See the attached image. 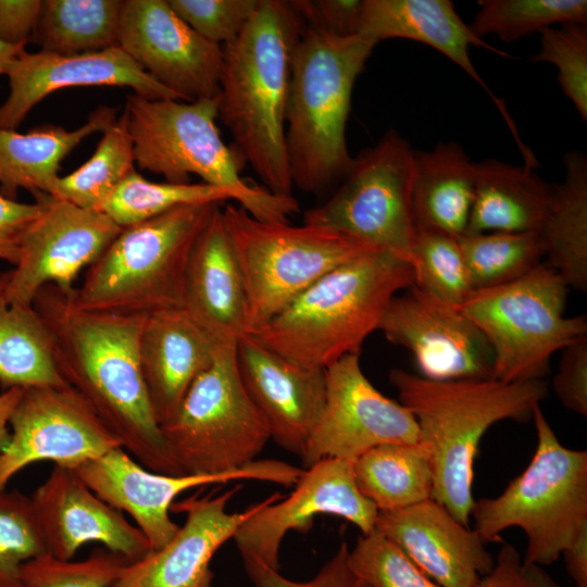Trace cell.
Returning a JSON list of instances; mask_svg holds the SVG:
<instances>
[{
    "label": "cell",
    "instance_id": "6da1fadb",
    "mask_svg": "<svg viewBox=\"0 0 587 587\" xmlns=\"http://www.w3.org/2000/svg\"><path fill=\"white\" fill-rule=\"evenodd\" d=\"M72 292L47 285L33 301L59 374L146 469L187 475L165 445L142 378L138 345L147 315L82 310Z\"/></svg>",
    "mask_w": 587,
    "mask_h": 587
},
{
    "label": "cell",
    "instance_id": "7a4b0ae2",
    "mask_svg": "<svg viewBox=\"0 0 587 587\" xmlns=\"http://www.w3.org/2000/svg\"><path fill=\"white\" fill-rule=\"evenodd\" d=\"M307 27L291 1L260 0L239 36L222 46L218 120L265 188L290 196L285 115L295 49Z\"/></svg>",
    "mask_w": 587,
    "mask_h": 587
},
{
    "label": "cell",
    "instance_id": "3957f363",
    "mask_svg": "<svg viewBox=\"0 0 587 587\" xmlns=\"http://www.w3.org/2000/svg\"><path fill=\"white\" fill-rule=\"evenodd\" d=\"M389 380L417 423L419 441L430 450L432 499L470 526L474 460L483 435L499 421L529 419L547 397L548 384L544 379L435 380L402 369L390 370Z\"/></svg>",
    "mask_w": 587,
    "mask_h": 587
},
{
    "label": "cell",
    "instance_id": "277c9868",
    "mask_svg": "<svg viewBox=\"0 0 587 587\" xmlns=\"http://www.w3.org/2000/svg\"><path fill=\"white\" fill-rule=\"evenodd\" d=\"M413 282L409 262L374 249L326 273L249 336L294 362L326 369L360 355L392 298Z\"/></svg>",
    "mask_w": 587,
    "mask_h": 587
},
{
    "label": "cell",
    "instance_id": "5b68a950",
    "mask_svg": "<svg viewBox=\"0 0 587 587\" xmlns=\"http://www.w3.org/2000/svg\"><path fill=\"white\" fill-rule=\"evenodd\" d=\"M375 42L307 26L292 57L285 140L292 185L321 193L342 179L353 158L346 126L353 86Z\"/></svg>",
    "mask_w": 587,
    "mask_h": 587
},
{
    "label": "cell",
    "instance_id": "8992f818",
    "mask_svg": "<svg viewBox=\"0 0 587 587\" xmlns=\"http://www.w3.org/2000/svg\"><path fill=\"white\" fill-rule=\"evenodd\" d=\"M217 107V98L183 102L129 93L124 110L135 163L172 184H189L190 175H197L228 191L253 217L288 222L299 212V202L292 195H275L241 177L245 161L235 147L223 141L216 125Z\"/></svg>",
    "mask_w": 587,
    "mask_h": 587
},
{
    "label": "cell",
    "instance_id": "52a82bcc",
    "mask_svg": "<svg viewBox=\"0 0 587 587\" xmlns=\"http://www.w3.org/2000/svg\"><path fill=\"white\" fill-rule=\"evenodd\" d=\"M218 205H183L122 227L71 294L74 304L125 315L184 309L191 251Z\"/></svg>",
    "mask_w": 587,
    "mask_h": 587
},
{
    "label": "cell",
    "instance_id": "ba28073f",
    "mask_svg": "<svg viewBox=\"0 0 587 587\" xmlns=\"http://www.w3.org/2000/svg\"><path fill=\"white\" fill-rule=\"evenodd\" d=\"M532 417L537 445L530 462L499 496L475 500L471 516L485 542L521 528L527 538L523 561L544 567L587 526V451L563 446L540 405Z\"/></svg>",
    "mask_w": 587,
    "mask_h": 587
},
{
    "label": "cell",
    "instance_id": "9c48e42d",
    "mask_svg": "<svg viewBox=\"0 0 587 587\" xmlns=\"http://www.w3.org/2000/svg\"><path fill=\"white\" fill-rule=\"evenodd\" d=\"M222 215L246 289L248 335L326 273L380 249L327 227L261 221L240 205Z\"/></svg>",
    "mask_w": 587,
    "mask_h": 587
},
{
    "label": "cell",
    "instance_id": "30bf717a",
    "mask_svg": "<svg viewBox=\"0 0 587 587\" xmlns=\"http://www.w3.org/2000/svg\"><path fill=\"white\" fill-rule=\"evenodd\" d=\"M567 291L563 278L540 263L510 283L472 290L458 305L487 339L495 379H544L552 355L587 336L586 315H565Z\"/></svg>",
    "mask_w": 587,
    "mask_h": 587
},
{
    "label": "cell",
    "instance_id": "8fae6325",
    "mask_svg": "<svg viewBox=\"0 0 587 587\" xmlns=\"http://www.w3.org/2000/svg\"><path fill=\"white\" fill-rule=\"evenodd\" d=\"M237 346H218L176 414L160 426L185 474H220L255 461L271 438L262 413L239 375Z\"/></svg>",
    "mask_w": 587,
    "mask_h": 587
},
{
    "label": "cell",
    "instance_id": "7c38bea8",
    "mask_svg": "<svg viewBox=\"0 0 587 587\" xmlns=\"http://www.w3.org/2000/svg\"><path fill=\"white\" fill-rule=\"evenodd\" d=\"M414 150L395 129L359 153L334 195L303 214L322 226L387 250L411 264L416 228L411 189Z\"/></svg>",
    "mask_w": 587,
    "mask_h": 587
},
{
    "label": "cell",
    "instance_id": "4fadbf2b",
    "mask_svg": "<svg viewBox=\"0 0 587 587\" xmlns=\"http://www.w3.org/2000/svg\"><path fill=\"white\" fill-rule=\"evenodd\" d=\"M100 499L125 511L147 537L151 550L166 545L179 526L170 517L174 500L182 492L211 484L254 479L294 486L303 469L279 460H255L232 472L172 476L142 467L123 447L73 469Z\"/></svg>",
    "mask_w": 587,
    "mask_h": 587
},
{
    "label": "cell",
    "instance_id": "5bb4252c",
    "mask_svg": "<svg viewBox=\"0 0 587 587\" xmlns=\"http://www.w3.org/2000/svg\"><path fill=\"white\" fill-rule=\"evenodd\" d=\"M0 452V491L27 465L51 461L75 469L122 447L90 404L71 386L23 389Z\"/></svg>",
    "mask_w": 587,
    "mask_h": 587
},
{
    "label": "cell",
    "instance_id": "9a60e30c",
    "mask_svg": "<svg viewBox=\"0 0 587 587\" xmlns=\"http://www.w3.org/2000/svg\"><path fill=\"white\" fill-rule=\"evenodd\" d=\"M33 196L41 210L22 237L18 262L5 287L8 302L23 307H32L47 285L72 292L79 272L95 263L122 229L101 211L43 192Z\"/></svg>",
    "mask_w": 587,
    "mask_h": 587
},
{
    "label": "cell",
    "instance_id": "2e32d148",
    "mask_svg": "<svg viewBox=\"0 0 587 587\" xmlns=\"http://www.w3.org/2000/svg\"><path fill=\"white\" fill-rule=\"evenodd\" d=\"M325 377V407L301 455L302 469L327 458L354 462L377 446L419 441L413 414L370 383L359 355L328 365Z\"/></svg>",
    "mask_w": 587,
    "mask_h": 587
},
{
    "label": "cell",
    "instance_id": "e0dca14e",
    "mask_svg": "<svg viewBox=\"0 0 587 587\" xmlns=\"http://www.w3.org/2000/svg\"><path fill=\"white\" fill-rule=\"evenodd\" d=\"M117 46L179 101L218 97L222 46L197 34L167 0H123Z\"/></svg>",
    "mask_w": 587,
    "mask_h": 587
},
{
    "label": "cell",
    "instance_id": "ac0fdd59",
    "mask_svg": "<svg viewBox=\"0 0 587 587\" xmlns=\"http://www.w3.org/2000/svg\"><path fill=\"white\" fill-rule=\"evenodd\" d=\"M294 486L283 501L263 507L238 527L233 539L241 558L260 560L278 571L284 537L291 530L307 532L321 514L340 516L362 535L375 529L379 511L359 490L353 462L323 459L303 469Z\"/></svg>",
    "mask_w": 587,
    "mask_h": 587
},
{
    "label": "cell",
    "instance_id": "d6986e66",
    "mask_svg": "<svg viewBox=\"0 0 587 587\" xmlns=\"http://www.w3.org/2000/svg\"><path fill=\"white\" fill-rule=\"evenodd\" d=\"M396 295L380 322L388 341L409 350L423 377L435 380L494 378L491 348L457 305L415 286Z\"/></svg>",
    "mask_w": 587,
    "mask_h": 587
},
{
    "label": "cell",
    "instance_id": "ffe728a7",
    "mask_svg": "<svg viewBox=\"0 0 587 587\" xmlns=\"http://www.w3.org/2000/svg\"><path fill=\"white\" fill-rule=\"evenodd\" d=\"M239 488L174 502L171 511L186 514L177 533L160 549L127 563L109 587H213L210 562L215 552L251 515L282 499L275 492L242 512L228 513L227 504Z\"/></svg>",
    "mask_w": 587,
    "mask_h": 587
},
{
    "label": "cell",
    "instance_id": "44dd1931",
    "mask_svg": "<svg viewBox=\"0 0 587 587\" xmlns=\"http://www.w3.org/2000/svg\"><path fill=\"white\" fill-rule=\"evenodd\" d=\"M5 75L10 92L0 105V128L4 129L15 130L45 97L68 87H128L147 99L178 100L118 46L73 55L24 50Z\"/></svg>",
    "mask_w": 587,
    "mask_h": 587
},
{
    "label": "cell",
    "instance_id": "7402d4cb",
    "mask_svg": "<svg viewBox=\"0 0 587 587\" xmlns=\"http://www.w3.org/2000/svg\"><path fill=\"white\" fill-rule=\"evenodd\" d=\"M236 354L241 382L271 438L301 458L325 407V369L286 359L249 335L238 341Z\"/></svg>",
    "mask_w": 587,
    "mask_h": 587
},
{
    "label": "cell",
    "instance_id": "603a6c76",
    "mask_svg": "<svg viewBox=\"0 0 587 587\" xmlns=\"http://www.w3.org/2000/svg\"><path fill=\"white\" fill-rule=\"evenodd\" d=\"M30 499L47 552L54 558L72 560L87 542H99L129 562L151 550L142 532L100 499L71 467L54 465Z\"/></svg>",
    "mask_w": 587,
    "mask_h": 587
},
{
    "label": "cell",
    "instance_id": "cb8c5ba5",
    "mask_svg": "<svg viewBox=\"0 0 587 587\" xmlns=\"http://www.w3.org/2000/svg\"><path fill=\"white\" fill-rule=\"evenodd\" d=\"M375 530L441 587H475L495 564L479 535L432 498L379 512Z\"/></svg>",
    "mask_w": 587,
    "mask_h": 587
},
{
    "label": "cell",
    "instance_id": "d4e9b609",
    "mask_svg": "<svg viewBox=\"0 0 587 587\" xmlns=\"http://www.w3.org/2000/svg\"><path fill=\"white\" fill-rule=\"evenodd\" d=\"M184 310L218 346L248 335L247 295L218 205L191 251Z\"/></svg>",
    "mask_w": 587,
    "mask_h": 587
},
{
    "label": "cell",
    "instance_id": "484cf974",
    "mask_svg": "<svg viewBox=\"0 0 587 587\" xmlns=\"http://www.w3.org/2000/svg\"><path fill=\"white\" fill-rule=\"evenodd\" d=\"M217 347L184 309L146 316L138 355L160 426L174 417L192 383L212 364Z\"/></svg>",
    "mask_w": 587,
    "mask_h": 587
},
{
    "label": "cell",
    "instance_id": "4316f807",
    "mask_svg": "<svg viewBox=\"0 0 587 587\" xmlns=\"http://www.w3.org/2000/svg\"><path fill=\"white\" fill-rule=\"evenodd\" d=\"M359 35L375 43L389 38H405L423 42L445 54L479 84L504 116L514 137V123L507 113L504 102L488 88L476 71L470 46L509 57L477 37L459 16L449 0H363Z\"/></svg>",
    "mask_w": 587,
    "mask_h": 587
},
{
    "label": "cell",
    "instance_id": "83f0119b",
    "mask_svg": "<svg viewBox=\"0 0 587 587\" xmlns=\"http://www.w3.org/2000/svg\"><path fill=\"white\" fill-rule=\"evenodd\" d=\"M473 203L465 234L540 232L552 187L529 165L488 159L474 162Z\"/></svg>",
    "mask_w": 587,
    "mask_h": 587
},
{
    "label": "cell",
    "instance_id": "f1b7e54d",
    "mask_svg": "<svg viewBox=\"0 0 587 587\" xmlns=\"http://www.w3.org/2000/svg\"><path fill=\"white\" fill-rule=\"evenodd\" d=\"M116 108L99 107L75 130L52 124L26 134L0 128V195L15 200L23 188L51 196L62 160L89 135L103 133L116 121Z\"/></svg>",
    "mask_w": 587,
    "mask_h": 587
},
{
    "label": "cell",
    "instance_id": "f546056e",
    "mask_svg": "<svg viewBox=\"0 0 587 587\" xmlns=\"http://www.w3.org/2000/svg\"><path fill=\"white\" fill-rule=\"evenodd\" d=\"M474 183V162L460 145L441 142L428 151H414L411 202L416 230L464 235Z\"/></svg>",
    "mask_w": 587,
    "mask_h": 587
},
{
    "label": "cell",
    "instance_id": "4dcf8cb0",
    "mask_svg": "<svg viewBox=\"0 0 587 587\" xmlns=\"http://www.w3.org/2000/svg\"><path fill=\"white\" fill-rule=\"evenodd\" d=\"M564 179L552 187L546 221L539 232L547 265L569 288L587 289V159L583 152L564 155Z\"/></svg>",
    "mask_w": 587,
    "mask_h": 587
},
{
    "label": "cell",
    "instance_id": "1f68e13d",
    "mask_svg": "<svg viewBox=\"0 0 587 587\" xmlns=\"http://www.w3.org/2000/svg\"><path fill=\"white\" fill-rule=\"evenodd\" d=\"M357 486L379 512L404 509L432 498L429 448L421 442L372 448L353 462Z\"/></svg>",
    "mask_w": 587,
    "mask_h": 587
},
{
    "label": "cell",
    "instance_id": "d6a6232c",
    "mask_svg": "<svg viewBox=\"0 0 587 587\" xmlns=\"http://www.w3.org/2000/svg\"><path fill=\"white\" fill-rule=\"evenodd\" d=\"M10 271L0 272V386L61 387L67 384L54 363L48 328L32 307L11 304L5 297Z\"/></svg>",
    "mask_w": 587,
    "mask_h": 587
},
{
    "label": "cell",
    "instance_id": "836d02e7",
    "mask_svg": "<svg viewBox=\"0 0 587 587\" xmlns=\"http://www.w3.org/2000/svg\"><path fill=\"white\" fill-rule=\"evenodd\" d=\"M123 0H43L32 39L41 51L73 55L117 46Z\"/></svg>",
    "mask_w": 587,
    "mask_h": 587
},
{
    "label": "cell",
    "instance_id": "e575fe53",
    "mask_svg": "<svg viewBox=\"0 0 587 587\" xmlns=\"http://www.w3.org/2000/svg\"><path fill=\"white\" fill-rule=\"evenodd\" d=\"M91 158L53 185L51 197L87 210L99 211L107 198L135 172L127 113L105 128Z\"/></svg>",
    "mask_w": 587,
    "mask_h": 587
},
{
    "label": "cell",
    "instance_id": "d590c367",
    "mask_svg": "<svg viewBox=\"0 0 587 587\" xmlns=\"http://www.w3.org/2000/svg\"><path fill=\"white\" fill-rule=\"evenodd\" d=\"M458 240L472 290L515 280L545 258L539 232L464 234Z\"/></svg>",
    "mask_w": 587,
    "mask_h": 587
},
{
    "label": "cell",
    "instance_id": "8d00e7d4",
    "mask_svg": "<svg viewBox=\"0 0 587 587\" xmlns=\"http://www.w3.org/2000/svg\"><path fill=\"white\" fill-rule=\"evenodd\" d=\"M228 200H234L228 191L205 183H154L135 171L117 185L99 211L120 227H126L178 207L222 204Z\"/></svg>",
    "mask_w": 587,
    "mask_h": 587
},
{
    "label": "cell",
    "instance_id": "74e56055",
    "mask_svg": "<svg viewBox=\"0 0 587 587\" xmlns=\"http://www.w3.org/2000/svg\"><path fill=\"white\" fill-rule=\"evenodd\" d=\"M470 25L479 38L497 35L511 42L554 24L587 22L586 0H479Z\"/></svg>",
    "mask_w": 587,
    "mask_h": 587
},
{
    "label": "cell",
    "instance_id": "f35d334b",
    "mask_svg": "<svg viewBox=\"0 0 587 587\" xmlns=\"http://www.w3.org/2000/svg\"><path fill=\"white\" fill-rule=\"evenodd\" d=\"M413 286L452 305L472 291L459 240L434 230H416L412 248Z\"/></svg>",
    "mask_w": 587,
    "mask_h": 587
},
{
    "label": "cell",
    "instance_id": "ab89813d",
    "mask_svg": "<svg viewBox=\"0 0 587 587\" xmlns=\"http://www.w3.org/2000/svg\"><path fill=\"white\" fill-rule=\"evenodd\" d=\"M47 552L30 497L0 491V587H20L22 565Z\"/></svg>",
    "mask_w": 587,
    "mask_h": 587
},
{
    "label": "cell",
    "instance_id": "60d3db41",
    "mask_svg": "<svg viewBox=\"0 0 587 587\" xmlns=\"http://www.w3.org/2000/svg\"><path fill=\"white\" fill-rule=\"evenodd\" d=\"M129 561L104 547L82 561H65L48 552L26 561L20 587H109Z\"/></svg>",
    "mask_w": 587,
    "mask_h": 587
},
{
    "label": "cell",
    "instance_id": "b9f144b4",
    "mask_svg": "<svg viewBox=\"0 0 587 587\" xmlns=\"http://www.w3.org/2000/svg\"><path fill=\"white\" fill-rule=\"evenodd\" d=\"M349 564L369 587H441L375 529L358 538L349 551Z\"/></svg>",
    "mask_w": 587,
    "mask_h": 587
},
{
    "label": "cell",
    "instance_id": "7bdbcfd3",
    "mask_svg": "<svg viewBox=\"0 0 587 587\" xmlns=\"http://www.w3.org/2000/svg\"><path fill=\"white\" fill-rule=\"evenodd\" d=\"M539 52L533 62H548L558 71L563 93L572 101L580 117L587 120V27L570 23L548 27L540 33Z\"/></svg>",
    "mask_w": 587,
    "mask_h": 587
},
{
    "label": "cell",
    "instance_id": "ee69618b",
    "mask_svg": "<svg viewBox=\"0 0 587 587\" xmlns=\"http://www.w3.org/2000/svg\"><path fill=\"white\" fill-rule=\"evenodd\" d=\"M260 0H167L174 12L204 39L223 46L236 39Z\"/></svg>",
    "mask_w": 587,
    "mask_h": 587
},
{
    "label": "cell",
    "instance_id": "f6af8a7d",
    "mask_svg": "<svg viewBox=\"0 0 587 587\" xmlns=\"http://www.w3.org/2000/svg\"><path fill=\"white\" fill-rule=\"evenodd\" d=\"M348 545L341 542L334 555L308 582H294L260 560L242 558L246 573L254 587H358L360 580L349 564Z\"/></svg>",
    "mask_w": 587,
    "mask_h": 587
},
{
    "label": "cell",
    "instance_id": "bcb514c9",
    "mask_svg": "<svg viewBox=\"0 0 587 587\" xmlns=\"http://www.w3.org/2000/svg\"><path fill=\"white\" fill-rule=\"evenodd\" d=\"M558 371L552 380L555 396L567 410L587 415V336L561 351Z\"/></svg>",
    "mask_w": 587,
    "mask_h": 587
},
{
    "label": "cell",
    "instance_id": "7dc6e473",
    "mask_svg": "<svg viewBox=\"0 0 587 587\" xmlns=\"http://www.w3.org/2000/svg\"><path fill=\"white\" fill-rule=\"evenodd\" d=\"M307 26L337 37L358 35L363 0H295Z\"/></svg>",
    "mask_w": 587,
    "mask_h": 587
},
{
    "label": "cell",
    "instance_id": "c3c4849f",
    "mask_svg": "<svg viewBox=\"0 0 587 587\" xmlns=\"http://www.w3.org/2000/svg\"><path fill=\"white\" fill-rule=\"evenodd\" d=\"M475 587H560L542 566L527 564L517 549L503 544L492 570Z\"/></svg>",
    "mask_w": 587,
    "mask_h": 587
},
{
    "label": "cell",
    "instance_id": "681fc988",
    "mask_svg": "<svg viewBox=\"0 0 587 587\" xmlns=\"http://www.w3.org/2000/svg\"><path fill=\"white\" fill-rule=\"evenodd\" d=\"M40 210L38 201L23 203L0 195V260L17 264L22 237Z\"/></svg>",
    "mask_w": 587,
    "mask_h": 587
},
{
    "label": "cell",
    "instance_id": "f907efd6",
    "mask_svg": "<svg viewBox=\"0 0 587 587\" xmlns=\"http://www.w3.org/2000/svg\"><path fill=\"white\" fill-rule=\"evenodd\" d=\"M42 0H0V41L25 45L32 39Z\"/></svg>",
    "mask_w": 587,
    "mask_h": 587
},
{
    "label": "cell",
    "instance_id": "816d5d0a",
    "mask_svg": "<svg viewBox=\"0 0 587 587\" xmlns=\"http://www.w3.org/2000/svg\"><path fill=\"white\" fill-rule=\"evenodd\" d=\"M563 557L565 569L575 587H587V526L582 529L576 540L565 549Z\"/></svg>",
    "mask_w": 587,
    "mask_h": 587
},
{
    "label": "cell",
    "instance_id": "f5cc1de1",
    "mask_svg": "<svg viewBox=\"0 0 587 587\" xmlns=\"http://www.w3.org/2000/svg\"><path fill=\"white\" fill-rule=\"evenodd\" d=\"M23 388L12 387L0 394V452L7 446L10 438V419L20 401Z\"/></svg>",
    "mask_w": 587,
    "mask_h": 587
},
{
    "label": "cell",
    "instance_id": "db71d44e",
    "mask_svg": "<svg viewBox=\"0 0 587 587\" xmlns=\"http://www.w3.org/2000/svg\"><path fill=\"white\" fill-rule=\"evenodd\" d=\"M25 50V45H9L0 41V76L5 75L12 61Z\"/></svg>",
    "mask_w": 587,
    "mask_h": 587
},
{
    "label": "cell",
    "instance_id": "11a10c76",
    "mask_svg": "<svg viewBox=\"0 0 587 587\" xmlns=\"http://www.w3.org/2000/svg\"><path fill=\"white\" fill-rule=\"evenodd\" d=\"M358 587H369V586L360 582Z\"/></svg>",
    "mask_w": 587,
    "mask_h": 587
}]
</instances>
